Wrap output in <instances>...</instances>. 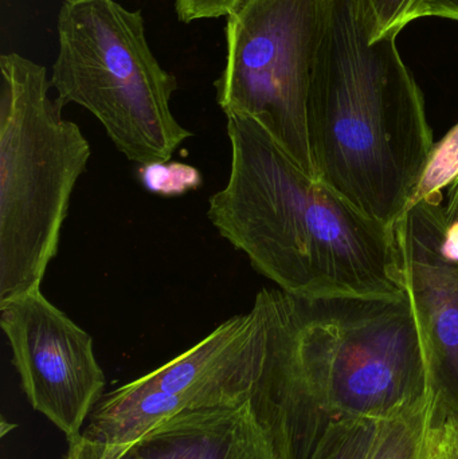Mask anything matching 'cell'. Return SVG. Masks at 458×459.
<instances>
[{"label": "cell", "mask_w": 458, "mask_h": 459, "mask_svg": "<svg viewBox=\"0 0 458 459\" xmlns=\"http://www.w3.org/2000/svg\"><path fill=\"white\" fill-rule=\"evenodd\" d=\"M266 324L265 368L253 407L281 459H311L327 429L379 420L429 394L409 294L255 296Z\"/></svg>", "instance_id": "6da1fadb"}, {"label": "cell", "mask_w": 458, "mask_h": 459, "mask_svg": "<svg viewBox=\"0 0 458 459\" xmlns=\"http://www.w3.org/2000/svg\"><path fill=\"white\" fill-rule=\"evenodd\" d=\"M228 134L230 177L207 215L255 272L304 299L408 293L394 228L307 174L253 118L230 116Z\"/></svg>", "instance_id": "7a4b0ae2"}, {"label": "cell", "mask_w": 458, "mask_h": 459, "mask_svg": "<svg viewBox=\"0 0 458 459\" xmlns=\"http://www.w3.org/2000/svg\"><path fill=\"white\" fill-rule=\"evenodd\" d=\"M367 0H328L308 91L317 179L387 228L403 217L435 148L398 35H376Z\"/></svg>", "instance_id": "3957f363"}, {"label": "cell", "mask_w": 458, "mask_h": 459, "mask_svg": "<svg viewBox=\"0 0 458 459\" xmlns=\"http://www.w3.org/2000/svg\"><path fill=\"white\" fill-rule=\"evenodd\" d=\"M0 302L40 290L91 145L48 96L45 67L0 56Z\"/></svg>", "instance_id": "277c9868"}, {"label": "cell", "mask_w": 458, "mask_h": 459, "mask_svg": "<svg viewBox=\"0 0 458 459\" xmlns=\"http://www.w3.org/2000/svg\"><path fill=\"white\" fill-rule=\"evenodd\" d=\"M56 32V99L89 110L129 160H171L193 134L172 113L177 81L152 53L142 11L117 0H64Z\"/></svg>", "instance_id": "5b68a950"}, {"label": "cell", "mask_w": 458, "mask_h": 459, "mask_svg": "<svg viewBox=\"0 0 458 459\" xmlns=\"http://www.w3.org/2000/svg\"><path fill=\"white\" fill-rule=\"evenodd\" d=\"M328 0H239L226 15V62L215 81L226 117L260 123L317 178L308 132V91Z\"/></svg>", "instance_id": "8992f818"}, {"label": "cell", "mask_w": 458, "mask_h": 459, "mask_svg": "<svg viewBox=\"0 0 458 459\" xmlns=\"http://www.w3.org/2000/svg\"><path fill=\"white\" fill-rule=\"evenodd\" d=\"M0 326L32 409L66 439L81 436L107 385L91 334L40 290L0 302Z\"/></svg>", "instance_id": "52a82bcc"}, {"label": "cell", "mask_w": 458, "mask_h": 459, "mask_svg": "<svg viewBox=\"0 0 458 459\" xmlns=\"http://www.w3.org/2000/svg\"><path fill=\"white\" fill-rule=\"evenodd\" d=\"M394 230L427 361L433 423L458 422V254L449 243L443 195L411 207Z\"/></svg>", "instance_id": "ba28073f"}, {"label": "cell", "mask_w": 458, "mask_h": 459, "mask_svg": "<svg viewBox=\"0 0 458 459\" xmlns=\"http://www.w3.org/2000/svg\"><path fill=\"white\" fill-rule=\"evenodd\" d=\"M266 359V324L255 301L182 355L134 380L177 396L188 410L241 406L253 401Z\"/></svg>", "instance_id": "9c48e42d"}, {"label": "cell", "mask_w": 458, "mask_h": 459, "mask_svg": "<svg viewBox=\"0 0 458 459\" xmlns=\"http://www.w3.org/2000/svg\"><path fill=\"white\" fill-rule=\"evenodd\" d=\"M134 445L144 459H281L252 401L187 410L159 423Z\"/></svg>", "instance_id": "30bf717a"}, {"label": "cell", "mask_w": 458, "mask_h": 459, "mask_svg": "<svg viewBox=\"0 0 458 459\" xmlns=\"http://www.w3.org/2000/svg\"><path fill=\"white\" fill-rule=\"evenodd\" d=\"M435 420L432 393L376 420L368 459H429Z\"/></svg>", "instance_id": "8fae6325"}, {"label": "cell", "mask_w": 458, "mask_h": 459, "mask_svg": "<svg viewBox=\"0 0 458 459\" xmlns=\"http://www.w3.org/2000/svg\"><path fill=\"white\" fill-rule=\"evenodd\" d=\"M458 177V124L436 143L424 177L411 198L408 210L433 196L443 195L441 191L449 187ZM406 210V212H408Z\"/></svg>", "instance_id": "7c38bea8"}, {"label": "cell", "mask_w": 458, "mask_h": 459, "mask_svg": "<svg viewBox=\"0 0 458 459\" xmlns=\"http://www.w3.org/2000/svg\"><path fill=\"white\" fill-rule=\"evenodd\" d=\"M139 175L148 191L167 198L183 195L202 185V175L198 169L177 161L142 166Z\"/></svg>", "instance_id": "4fadbf2b"}, {"label": "cell", "mask_w": 458, "mask_h": 459, "mask_svg": "<svg viewBox=\"0 0 458 459\" xmlns=\"http://www.w3.org/2000/svg\"><path fill=\"white\" fill-rule=\"evenodd\" d=\"M376 24L374 39L385 35H400L413 23V13L419 0H367Z\"/></svg>", "instance_id": "5bb4252c"}, {"label": "cell", "mask_w": 458, "mask_h": 459, "mask_svg": "<svg viewBox=\"0 0 458 459\" xmlns=\"http://www.w3.org/2000/svg\"><path fill=\"white\" fill-rule=\"evenodd\" d=\"M64 459H144L136 445H115L81 434L67 439Z\"/></svg>", "instance_id": "9a60e30c"}, {"label": "cell", "mask_w": 458, "mask_h": 459, "mask_svg": "<svg viewBox=\"0 0 458 459\" xmlns=\"http://www.w3.org/2000/svg\"><path fill=\"white\" fill-rule=\"evenodd\" d=\"M239 0H175L177 18L183 23L226 16Z\"/></svg>", "instance_id": "2e32d148"}, {"label": "cell", "mask_w": 458, "mask_h": 459, "mask_svg": "<svg viewBox=\"0 0 458 459\" xmlns=\"http://www.w3.org/2000/svg\"><path fill=\"white\" fill-rule=\"evenodd\" d=\"M430 16L458 22V0H419L414 10L413 22Z\"/></svg>", "instance_id": "e0dca14e"}, {"label": "cell", "mask_w": 458, "mask_h": 459, "mask_svg": "<svg viewBox=\"0 0 458 459\" xmlns=\"http://www.w3.org/2000/svg\"><path fill=\"white\" fill-rule=\"evenodd\" d=\"M446 226L452 234L458 235V177L446 191L445 204H443Z\"/></svg>", "instance_id": "ac0fdd59"}, {"label": "cell", "mask_w": 458, "mask_h": 459, "mask_svg": "<svg viewBox=\"0 0 458 459\" xmlns=\"http://www.w3.org/2000/svg\"><path fill=\"white\" fill-rule=\"evenodd\" d=\"M429 459H458V439H444L433 445Z\"/></svg>", "instance_id": "d6986e66"}]
</instances>
